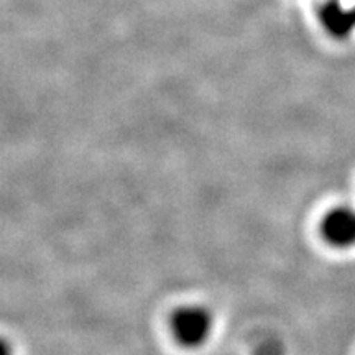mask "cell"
<instances>
[{"label": "cell", "instance_id": "obj_1", "mask_svg": "<svg viewBox=\"0 0 355 355\" xmlns=\"http://www.w3.org/2000/svg\"><path fill=\"white\" fill-rule=\"evenodd\" d=\"M171 329L184 347H199L212 332V314L202 306H184L173 316Z\"/></svg>", "mask_w": 355, "mask_h": 355}, {"label": "cell", "instance_id": "obj_2", "mask_svg": "<svg viewBox=\"0 0 355 355\" xmlns=\"http://www.w3.org/2000/svg\"><path fill=\"white\" fill-rule=\"evenodd\" d=\"M322 235L332 247L350 248L355 245V209L350 206L334 207L324 216Z\"/></svg>", "mask_w": 355, "mask_h": 355}, {"label": "cell", "instance_id": "obj_3", "mask_svg": "<svg viewBox=\"0 0 355 355\" xmlns=\"http://www.w3.org/2000/svg\"><path fill=\"white\" fill-rule=\"evenodd\" d=\"M319 20L334 38H347L355 30V8H347L339 0H327L319 8Z\"/></svg>", "mask_w": 355, "mask_h": 355}]
</instances>
